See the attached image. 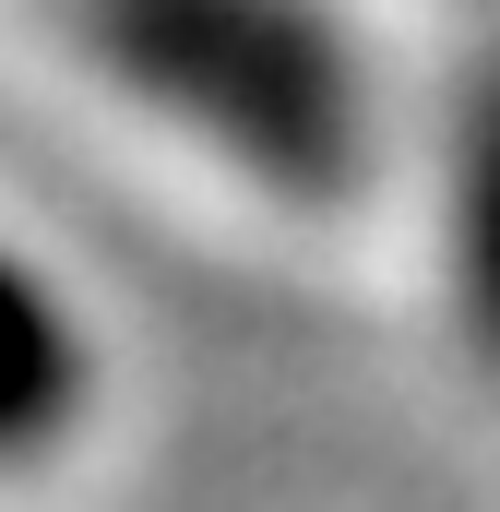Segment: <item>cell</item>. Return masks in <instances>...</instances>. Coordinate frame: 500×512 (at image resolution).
Segmentation results:
<instances>
[{
	"label": "cell",
	"instance_id": "cell-1",
	"mask_svg": "<svg viewBox=\"0 0 500 512\" xmlns=\"http://www.w3.org/2000/svg\"><path fill=\"white\" fill-rule=\"evenodd\" d=\"M48 48L143 120L167 155L215 167L274 215H358L393 155L381 60L346 0H24Z\"/></svg>",
	"mask_w": 500,
	"mask_h": 512
},
{
	"label": "cell",
	"instance_id": "cell-2",
	"mask_svg": "<svg viewBox=\"0 0 500 512\" xmlns=\"http://www.w3.org/2000/svg\"><path fill=\"white\" fill-rule=\"evenodd\" d=\"M108 405L96 322L72 310V286L0 227V477H48Z\"/></svg>",
	"mask_w": 500,
	"mask_h": 512
},
{
	"label": "cell",
	"instance_id": "cell-3",
	"mask_svg": "<svg viewBox=\"0 0 500 512\" xmlns=\"http://www.w3.org/2000/svg\"><path fill=\"white\" fill-rule=\"evenodd\" d=\"M453 298H465L477 346L500 358V84L477 96V120L453 143Z\"/></svg>",
	"mask_w": 500,
	"mask_h": 512
}]
</instances>
